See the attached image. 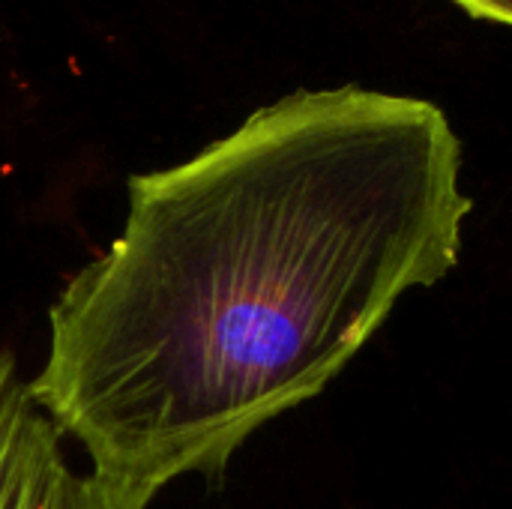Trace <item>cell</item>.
I'll return each mask as SVG.
<instances>
[{
    "instance_id": "cell-1",
    "label": "cell",
    "mask_w": 512,
    "mask_h": 509,
    "mask_svg": "<svg viewBox=\"0 0 512 509\" xmlns=\"http://www.w3.org/2000/svg\"><path fill=\"white\" fill-rule=\"evenodd\" d=\"M471 210L444 108L357 84L294 90L192 159L129 177L123 231L48 312L30 396L132 495L222 477L408 291L453 273Z\"/></svg>"
},
{
    "instance_id": "cell-2",
    "label": "cell",
    "mask_w": 512,
    "mask_h": 509,
    "mask_svg": "<svg viewBox=\"0 0 512 509\" xmlns=\"http://www.w3.org/2000/svg\"><path fill=\"white\" fill-rule=\"evenodd\" d=\"M93 468H72L63 432L0 351V509H147Z\"/></svg>"
},
{
    "instance_id": "cell-3",
    "label": "cell",
    "mask_w": 512,
    "mask_h": 509,
    "mask_svg": "<svg viewBox=\"0 0 512 509\" xmlns=\"http://www.w3.org/2000/svg\"><path fill=\"white\" fill-rule=\"evenodd\" d=\"M453 3H459L474 18L512 27V0H453Z\"/></svg>"
}]
</instances>
